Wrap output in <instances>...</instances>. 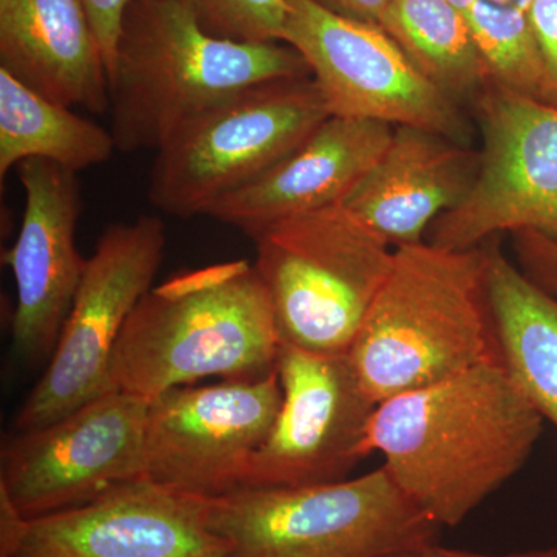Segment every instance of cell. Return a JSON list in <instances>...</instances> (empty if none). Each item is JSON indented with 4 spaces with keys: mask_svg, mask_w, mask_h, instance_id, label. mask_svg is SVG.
I'll list each match as a JSON object with an SVG mask.
<instances>
[{
    "mask_svg": "<svg viewBox=\"0 0 557 557\" xmlns=\"http://www.w3.org/2000/svg\"><path fill=\"white\" fill-rule=\"evenodd\" d=\"M544 423L500 362H483L380 403L362 457L380 453L399 490L454 528L525 467Z\"/></svg>",
    "mask_w": 557,
    "mask_h": 557,
    "instance_id": "1",
    "label": "cell"
},
{
    "mask_svg": "<svg viewBox=\"0 0 557 557\" xmlns=\"http://www.w3.org/2000/svg\"><path fill=\"white\" fill-rule=\"evenodd\" d=\"M486 295L498 362L539 416L557 429V296L485 242Z\"/></svg>",
    "mask_w": 557,
    "mask_h": 557,
    "instance_id": "19",
    "label": "cell"
},
{
    "mask_svg": "<svg viewBox=\"0 0 557 557\" xmlns=\"http://www.w3.org/2000/svg\"><path fill=\"white\" fill-rule=\"evenodd\" d=\"M375 403L498 361L486 295L485 245L395 248L391 273L348 350Z\"/></svg>",
    "mask_w": 557,
    "mask_h": 557,
    "instance_id": "4",
    "label": "cell"
},
{
    "mask_svg": "<svg viewBox=\"0 0 557 557\" xmlns=\"http://www.w3.org/2000/svg\"><path fill=\"white\" fill-rule=\"evenodd\" d=\"M0 70L64 108L110 110L108 65L84 0H0Z\"/></svg>",
    "mask_w": 557,
    "mask_h": 557,
    "instance_id": "18",
    "label": "cell"
},
{
    "mask_svg": "<svg viewBox=\"0 0 557 557\" xmlns=\"http://www.w3.org/2000/svg\"><path fill=\"white\" fill-rule=\"evenodd\" d=\"M304 76H311L309 64L288 44L215 38L177 2L131 0L109 76L110 132L121 152H157L233 95Z\"/></svg>",
    "mask_w": 557,
    "mask_h": 557,
    "instance_id": "3",
    "label": "cell"
},
{
    "mask_svg": "<svg viewBox=\"0 0 557 557\" xmlns=\"http://www.w3.org/2000/svg\"><path fill=\"white\" fill-rule=\"evenodd\" d=\"M381 28L424 78L458 104L474 102L490 86L467 14L448 0H394Z\"/></svg>",
    "mask_w": 557,
    "mask_h": 557,
    "instance_id": "21",
    "label": "cell"
},
{
    "mask_svg": "<svg viewBox=\"0 0 557 557\" xmlns=\"http://www.w3.org/2000/svg\"><path fill=\"white\" fill-rule=\"evenodd\" d=\"M474 106L483 139L478 175L426 242L463 251L527 230L557 240V108L493 83Z\"/></svg>",
    "mask_w": 557,
    "mask_h": 557,
    "instance_id": "9",
    "label": "cell"
},
{
    "mask_svg": "<svg viewBox=\"0 0 557 557\" xmlns=\"http://www.w3.org/2000/svg\"><path fill=\"white\" fill-rule=\"evenodd\" d=\"M418 557H557V547L530 549V552L511 553V555H482V553L465 552V549L431 545Z\"/></svg>",
    "mask_w": 557,
    "mask_h": 557,
    "instance_id": "28",
    "label": "cell"
},
{
    "mask_svg": "<svg viewBox=\"0 0 557 557\" xmlns=\"http://www.w3.org/2000/svg\"><path fill=\"white\" fill-rule=\"evenodd\" d=\"M330 116L313 76L258 84L188 121L156 153L149 200L174 218L212 205L273 168Z\"/></svg>",
    "mask_w": 557,
    "mask_h": 557,
    "instance_id": "7",
    "label": "cell"
},
{
    "mask_svg": "<svg viewBox=\"0 0 557 557\" xmlns=\"http://www.w3.org/2000/svg\"><path fill=\"white\" fill-rule=\"evenodd\" d=\"M208 525L207 500L134 480L54 515L30 519L9 557H231Z\"/></svg>",
    "mask_w": 557,
    "mask_h": 557,
    "instance_id": "14",
    "label": "cell"
},
{
    "mask_svg": "<svg viewBox=\"0 0 557 557\" xmlns=\"http://www.w3.org/2000/svg\"><path fill=\"white\" fill-rule=\"evenodd\" d=\"M276 372L282 405L251 458L242 490L324 485L346 480L362 460L376 405L362 391L348 354L282 344Z\"/></svg>",
    "mask_w": 557,
    "mask_h": 557,
    "instance_id": "13",
    "label": "cell"
},
{
    "mask_svg": "<svg viewBox=\"0 0 557 557\" xmlns=\"http://www.w3.org/2000/svg\"><path fill=\"white\" fill-rule=\"evenodd\" d=\"M149 401L112 391L2 449L0 494L22 518L81 507L145 479Z\"/></svg>",
    "mask_w": 557,
    "mask_h": 557,
    "instance_id": "11",
    "label": "cell"
},
{
    "mask_svg": "<svg viewBox=\"0 0 557 557\" xmlns=\"http://www.w3.org/2000/svg\"><path fill=\"white\" fill-rule=\"evenodd\" d=\"M313 2L347 20L381 27L394 0H313Z\"/></svg>",
    "mask_w": 557,
    "mask_h": 557,
    "instance_id": "27",
    "label": "cell"
},
{
    "mask_svg": "<svg viewBox=\"0 0 557 557\" xmlns=\"http://www.w3.org/2000/svg\"><path fill=\"white\" fill-rule=\"evenodd\" d=\"M497 2L508 3V5L518 7V9L528 11L533 0H497Z\"/></svg>",
    "mask_w": 557,
    "mask_h": 557,
    "instance_id": "29",
    "label": "cell"
},
{
    "mask_svg": "<svg viewBox=\"0 0 557 557\" xmlns=\"http://www.w3.org/2000/svg\"><path fill=\"white\" fill-rule=\"evenodd\" d=\"M115 149L112 132L0 70V178L32 159L53 161L78 174L109 161Z\"/></svg>",
    "mask_w": 557,
    "mask_h": 557,
    "instance_id": "20",
    "label": "cell"
},
{
    "mask_svg": "<svg viewBox=\"0 0 557 557\" xmlns=\"http://www.w3.org/2000/svg\"><path fill=\"white\" fill-rule=\"evenodd\" d=\"M465 14L491 83L541 101L544 60L528 11L475 0Z\"/></svg>",
    "mask_w": 557,
    "mask_h": 557,
    "instance_id": "22",
    "label": "cell"
},
{
    "mask_svg": "<svg viewBox=\"0 0 557 557\" xmlns=\"http://www.w3.org/2000/svg\"><path fill=\"white\" fill-rule=\"evenodd\" d=\"M188 9L215 38L239 42H281L287 0H172Z\"/></svg>",
    "mask_w": 557,
    "mask_h": 557,
    "instance_id": "23",
    "label": "cell"
},
{
    "mask_svg": "<svg viewBox=\"0 0 557 557\" xmlns=\"http://www.w3.org/2000/svg\"><path fill=\"white\" fill-rule=\"evenodd\" d=\"M448 2L453 3L458 10L467 11L475 0H448Z\"/></svg>",
    "mask_w": 557,
    "mask_h": 557,
    "instance_id": "30",
    "label": "cell"
},
{
    "mask_svg": "<svg viewBox=\"0 0 557 557\" xmlns=\"http://www.w3.org/2000/svg\"><path fill=\"white\" fill-rule=\"evenodd\" d=\"M17 177L25 190L24 218L2 259L16 282L14 350L38 362L53 355L86 270L75 242L83 197L75 172L53 161H22Z\"/></svg>",
    "mask_w": 557,
    "mask_h": 557,
    "instance_id": "15",
    "label": "cell"
},
{
    "mask_svg": "<svg viewBox=\"0 0 557 557\" xmlns=\"http://www.w3.org/2000/svg\"><path fill=\"white\" fill-rule=\"evenodd\" d=\"M281 405L276 369L259 379L164 392L149 401L145 479L199 498L242 490Z\"/></svg>",
    "mask_w": 557,
    "mask_h": 557,
    "instance_id": "12",
    "label": "cell"
},
{
    "mask_svg": "<svg viewBox=\"0 0 557 557\" xmlns=\"http://www.w3.org/2000/svg\"><path fill=\"white\" fill-rule=\"evenodd\" d=\"M420 555H421V553H420ZM420 555H409V556H401V557H418Z\"/></svg>",
    "mask_w": 557,
    "mask_h": 557,
    "instance_id": "31",
    "label": "cell"
},
{
    "mask_svg": "<svg viewBox=\"0 0 557 557\" xmlns=\"http://www.w3.org/2000/svg\"><path fill=\"white\" fill-rule=\"evenodd\" d=\"M281 42L309 64L330 115L435 132L468 145L460 104L424 78L376 25L338 16L313 0H287Z\"/></svg>",
    "mask_w": 557,
    "mask_h": 557,
    "instance_id": "10",
    "label": "cell"
},
{
    "mask_svg": "<svg viewBox=\"0 0 557 557\" xmlns=\"http://www.w3.org/2000/svg\"><path fill=\"white\" fill-rule=\"evenodd\" d=\"M528 16L544 60L541 101L557 108V0H533Z\"/></svg>",
    "mask_w": 557,
    "mask_h": 557,
    "instance_id": "25",
    "label": "cell"
},
{
    "mask_svg": "<svg viewBox=\"0 0 557 557\" xmlns=\"http://www.w3.org/2000/svg\"><path fill=\"white\" fill-rule=\"evenodd\" d=\"M207 500L231 557H401L437 544L442 527L384 467L324 485L239 490Z\"/></svg>",
    "mask_w": 557,
    "mask_h": 557,
    "instance_id": "5",
    "label": "cell"
},
{
    "mask_svg": "<svg viewBox=\"0 0 557 557\" xmlns=\"http://www.w3.org/2000/svg\"><path fill=\"white\" fill-rule=\"evenodd\" d=\"M395 126L330 115L288 156L220 199L209 218L247 236L270 223L343 205L387 149Z\"/></svg>",
    "mask_w": 557,
    "mask_h": 557,
    "instance_id": "16",
    "label": "cell"
},
{
    "mask_svg": "<svg viewBox=\"0 0 557 557\" xmlns=\"http://www.w3.org/2000/svg\"><path fill=\"white\" fill-rule=\"evenodd\" d=\"M478 171L479 150L435 132L397 126L343 205L392 247L420 244L432 223L465 199Z\"/></svg>",
    "mask_w": 557,
    "mask_h": 557,
    "instance_id": "17",
    "label": "cell"
},
{
    "mask_svg": "<svg viewBox=\"0 0 557 557\" xmlns=\"http://www.w3.org/2000/svg\"><path fill=\"white\" fill-rule=\"evenodd\" d=\"M249 237L282 344L348 354L395 248L344 205L277 220Z\"/></svg>",
    "mask_w": 557,
    "mask_h": 557,
    "instance_id": "6",
    "label": "cell"
},
{
    "mask_svg": "<svg viewBox=\"0 0 557 557\" xmlns=\"http://www.w3.org/2000/svg\"><path fill=\"white\" fill-rule=\"evenodd\" d=\"M282 341L255 265L228 260L182 271L150 288L127 318L110 362V386L146 401L222 376L276 369Z\"/></svg>",
    "mask_w": 557,
    "mask_h": 557,
    "instance_id": "2",
    "label": "cell"
},
{
    "mask_svg": "<svg viewBox=\"0 0 557 557\" xmlns=\"http://www.w3.org/2000/svg\"><path fill=\"white\" fill-rule=\"evenodd\" d=\"M516 262L531 281L557 296V240L539 231L511 234Z\"/></svg>",
    "mask_w": 557,
    "mask_h": 557,
    "instance_id": "24",
    "label": "cell"
},
{
    "mask_svg": "<svg viewBox=\"0 0 557 557\" xmlns=\"http://www.w3.org/2000/svg\"><path fill=\"white\" fill-rule=\"evenodd\" d=\"M129 2L131 0H84L91 25L100 39L109 76L115 65L121 22H123L124 11Z\"/></svg>",
    "mask_w": 557,
    "mask_h": 557,
    "instance_id": "26",
    "label": "cell"
},
{
    "mask_svg": "<svg viewBox=\"0 0 557 557\" xmlns=\"http://www.w3.org/2000/svg\"><path fill=\"white\" fill-rule=\"evenodd\" d=\"M166 247L163 222L141 215L98 240L49 366L16 418L17 431L47 426L112 392L110 362L127 318L149 292Z\"/></svg>",
    "mask_w": 557,
    "mask_h": 557,
    "instance_id": "8",
    "label": "cell"
}]
</instances>
